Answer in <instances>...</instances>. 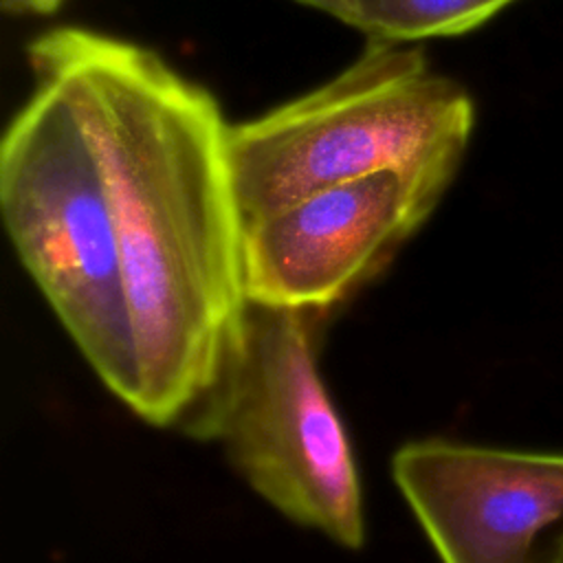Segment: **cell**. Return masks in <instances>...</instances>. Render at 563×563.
<instances>
[{
	"label": "cell",
	"instance_id": "9c48e42d",
	"mask_svg": "<svg viewBox=\"0 0 563 563\" xmlns=\"http://www.w3.org/2000/svg\"><path fill=\"white\" fill-rule=\"evenodd\" d=\"M295 2H301L314 11H323V13L347 24V2L345 0H295Z\"/></svg>",
	"mask_w": 563,
	"mask_h": 563
},
{
	"label": "cell",
	"instance_id": "3957f363",
	"mask_svg": "<svg viewBox=\"0 0 563 563\" xmlns=\"http://www.w3.org/2000/svg\"><path fill=\"white\" fill-rule=\"evenodd\" d=\"M9 240L97 378L130 409L136 336L119 231L99 156L66 95L35 79L0 145Z\"/></svg>",
	"mask_w": 563,
	"mask_h": 563
},
{
	"label": "cell",
	"instance_id": "277c9868",
	"mask_svg": "<svg viewBox=\"0 0 563 563\" xmlns=\"http://www.w3.org/2000/svg\"><path fill=\"white\" fill-rule=\"evenodd\" d=\"M325 312L246 303L220 378L187 420L290 521L358 550L363 490L347 429L317 361Z\"/></svg>",
	"mask_w": 563,
	"mask_h": 563
},
{
	"label": "cell",
	"instance_id": "ba28073f",
	"mask_svg": "<svg viewBox=\"0 0 563 563\" xmlns=\"http://www.w3.org/2000/svg\"><path fill=\"white\" fill-rule=\"evenodd\" d=\"M64 2L66 0H0L2 11L15 18L48 15V13H55Z\"/></svg>",
	"mask_w": 563,
	"mask_h": 563
},
{
	"label": "cell",
	"instance_id": "52a82bcc",
	"mask_svg": "<svg viewBox=\"0 0 563 563\" xmlns=\"http://www.w3.org/2000/svg\"><path fill=\"white\" fill-rule=\"evenodd\" d=\"M347 24L369 40L418 44L468 33L517 0H345Z\"/></svg>",
	"mask_w": 563,
	"mask_h": 563
},
{
	"label": "cell",
	"instance_id": "6da1fadb",
	"mask_svg": "<svg viewBox=\"0 0 563 563\" xmlns=\"http://www.w3.org/2000/svg\"><path fill=\"white\" fill-rule=\"evenodd\" d=\"M26 59L66 95L106 174L136 336L132 411L156 427L187 424L249 303L231 123L158 53L95 29H51Z\"/></svg>",
	"mask_w": 563,
	"mask_h": 563
},
{
	"label": "cell",
	"instance_id": "30bf717a",
	"mask_svg": "<svg viewBox=\"0 0 563 563\" xmlns=\"http://www.w3.org/2000/svg\"><path fill=\"white\" fill-rule=\"evenodd\" d=\"M545 563H563V537L556 541L554 545V552L550 554V559Z\"/></svg>",
	"mask_w": 563,
	"mask_h": 563
},
{
	"label": "cell",
	"instance_id": "7a4b0ae2",
	"mask_svg": "<svg viewBox=\"0 0 563 563\" xmlns=\"http://www.w3.org/2000/svg\"><path fill=\"white\" fill-rule=\"evenodd\" d=\"M475 128V103L418 44L369 40L336 77L231 123L229 165L244 224L317 189L405 172L446 191Z\"/></svg>",
	"mask_w": 563,
	"mask_h": 563
},
{
	"label": "cell",
	"instance_id": "8992f818",
	"mask_svg": "<svg viewBox=\"0 0 563 563\" xmlns=\"http://www.w3.org/2000/svg\"><path fill=\"white\" fill-rule=\"evenodd\" d=\"M391 475L442 563H537L563 519V453L424 438L394 453Z\"/></svg>",
	"mask_w": 563,
	"mask_h": 563
},
{
	"label": "cell",
	"instance_id": "5b68a950",
	"mask_svg": "<svg viewBox=\"0 0 563 563\" xmlns=\"http://www.w3.org/2000/svg\"><path fill=\"white\" fill-rule=\"evenodd\" d=\"M442 196L405 172H378L244 224L246 301L330 312L389 264Z\"/></svg>",
	"mask_w": 563,
	"mask_h": 563
}]
</instances>
